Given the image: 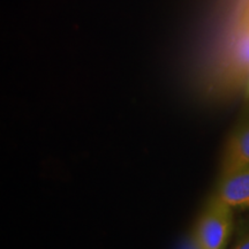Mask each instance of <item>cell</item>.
Returning <instances> with one entry per match:
<instances>
[{"instance_id":"obj_1","label":"cell","mask_w":249,"mask_h":249,"mask_svg":"<svg viewBox=\"0 0 249 249\" xmlns=\"http://www.w3.org/2000/svg\"><path fill=\"white\" fill-rule=\"evenodd\" d=\"M232 209L217 195L210 198L193 229L201 249H225L232 232Z\"/></svg>"},{"instance_id":"obj_2","label":"cell","mask_w":249,"mask_h":249,"mask_svg":"<svg viewBox=\"0 0 249 249\" xmlns=\"http://www.w3.org/2000/svg\"><path fill=\"white\" fill-rule=\"evenodd\" d=\"M216 195L231 208L249 209V166L222 177Z\"/></svg>"},{"instance_id":"obj_3","label":"cell","mask_w":249,"mask_h":249,"mask_svg":"<svg viewBox=\"0 0 249 249\" xmlns=\"http://www.w3.org/2000/svg\"><path fill=\"white\" fill-rule=\"evenodd\" d=\"M249 166V120L233 134L223 158L222 174L227 176Z\"/></svg>"},{"instance_id":"obj_4","label":"cell","mask_w":249,"mask_h":249,"mask_svg":"<svg viewBox=\"0 0 249 249\" xmlns=\"http://www.w3.org/2000/svg\"><path fill=\"white\" fill-rule=\"evenodd\" d=\"M178 249H201L200 245H198L197 240H196L193 231L182 239L181 244H180Z\"/></svg>"},{"instance_id":"obj_5","label":"cell","mask_w":249,"mask_h":249,"mask_svg":"<svg viewBox=\"0 0 249 249\" xmlns=\"http://www.w3.org/2000/svg\"><path fill=\"white\" fill-rule=\"evenodd\" d=\"M233 249H249V232L242 236Z\"/></svg>"}]
</instances>
